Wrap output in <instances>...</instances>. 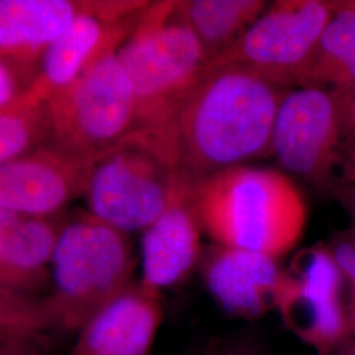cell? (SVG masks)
Returning a JSON list of instances; mask_svg holds the SVG:
<instances>
[{
    "instance_id": "6da1fadb",
    "label": "cell",
    "mask_w": 355,
    "mask_h": 355,
    "mask_svg": "<svg viewBox=\"0 0 355 355\" xmlns=\"http://www.w3.org/2000/svg\"><path fill=\"white\" fill-rule=\"evenodd\" d=\"M291 87L236 64L211 67L161 132L190 187L272 154V130Z\"/></svg>"
},
{
    "instance_id": "7a4b0ae2",
    "label": "cell",
    "mask_w": 355,
    "mask_h": 355,
    "mask_svg": "<svg viewBox=\"0 0 355 355\" xmlns=\"http://www.w3.org/2000/svg\"><path fill=\"white\" fill-rule=\"evenodd\" d=\"M191 196L202 230L220 246L278 259L304 234V195L278 170L233 167L192 187Z\"/></svg>"
},
{
    "instance_id": "3957f363",
    "label": "cell",
    "mask_w": 355,
    "mask_h": 355,
    "mask_svg": "<svg viewBox=\"0 0 355 355\" xmlns=\"http://www.w3.org/2000/svg\"><path fill=\"white\" fill-rule=\"evenodd\" d=\"M117 57L135 92V132L165 129L209 71L203 46L175 1H152Z\"/></svg>"
},
{
    "instance_id": "277c9868",
    "label": "cell",
    "mask_w": 355,
    "mask_h": 355,
    "mask_svg": "<svg viewBox=\"0 0 355 355\" xmlns=\"http://www.w3.org/2000/svg\"><path fill=\"white\" fill-rule=\"evenodd\" d=\"M135 259L127 233L95 216L64 221L44 299L53 327L79 331L132 283Z\"/></svg>"
},
{
    "instance_id": "5b68a950",
    "label": "cell",
    "mask_w": 355,
    "mask_h": 355,
    "mask_svg": "<svg viewBox=\"0 0 355 355\" xmlns=\"http://www.w3.org/2000/svg\"><path fill=\"white\" fill-rule=\"evenodd\" d=\"M180 183L165 136L139 130L94 162L85 196L91 215L128 234L149 228Z\"/></svg>"
},
{
    "instance_id": "8992f818",
    "label": "cell",
    "mask_w": 355,
    "mask_h": 355,
    "mask_svg": "<svg viewBox=\"0 0 355 355\" xmlns=\"http://www.w3.org/2000/svg\"><path fill=\"white\" fill-rule=\"evenodd\" d=\"M53 144L95 162L136 129V99L117 51L104 55L46 102Z\"/></svg>"
},
{
    "instance_id": "52a82bcc",
    "label": "cell",
    "mask_w": 355,
    "mask_h": 355,
    "mask_svg": "<svg viewBox=\"0 0 355 355\" xmlns=\"http://www.w3.org/2000/svg\"><path fill=\"white\" fill-rule=\"evenodd\" d=\"M347 102L311 87L284 96L272 130V154L284 170L321 190L338 187Z\"/></svg>"
},
{
    "instance_id": "ba28073f",
    "label": "cell",
    "mask_w": 355,
    "mask_h": 355,
    "mask_svg": "<svg viewBox=\"0 0 355 355\" xmlns=\"http://www.w3.org/2000/svg\"><path fill=\"white\" fill-rule=\"evenodd\" d=\"M331 16L329 1H275L209 69L236 64L299 87Z\"/></svg>"
},
{
    "instance_id": "9c48e42d",
    "label": "cell",
    "mask_w": 355,
    "mask_h": 355,
    "mask_svg": "<svg viewBox=\"0 0 355 355\" xmlns=\"http://www.w3.org/2000/svg\"><path fill=\"white\" fill-rule=\"evenodd\" d=\"M150 4L139 0H89L86 10L53 42L35 80L21 96L29 102H48L104 55L119 51Z\"/></svg>"
},
{
    "instance_id": "30bf717a",
    "label": "cell",
    "mask_w": 355,
    "mask_h": 355,
    "mask_svg": "<svg viewBox=\"0 0 355 355\" xmlns=\"http://www.w3.org/2000/svg\"><path fill=\"white\" fill-rule=\"evenodd\" d=\"M343 284L328 248H315L303 257L296 274H290L278 304L286 324L321 354L329 353L350 333Z\"/></svg>"
},
{
    "instance_id": "8fae6325",
    "label": "cell",
    "mask_w": 355,
    "mask_h": 355,
    "mask_svg": "<svg viewBox=\"0 0 355 355\" xmlns=\"http://www.w3.org/2000/svg\"><path fill=\"white\" fill-rule=\"evenodd\" d=\"M92 165L53 142L0 165V211L54 217L86 193Z\"/></svg>"
},
{
    "instance_id": "7c38bea8",
    "label": "cell",
    "mask_w": 355,
    "mask_h": 355,
    "mask_svg": "<svg viewBox=\"0 0 355 355\" xmlns=\"http://www.w3.org/2000/svg\"><path fill=\"white\" fill-rule=\"evenodd\" d=\"M89 0H0V60L26 91L53 42Z\"/></svg>"
},
{
    "instance_id": "4fadbf2b",
    "label": "cell",
    "mask_w": 355,
    "mask_h": 355,
    "mask_svg": "<svg viewBox=\"0 0 355 355\" xmlns=\"http://www.w3.org/2000/svg\"><path fill=\"white\" fill-rule=\"evenodd\" d=\"M203 272L216 300L227 312L241 318H257L278 308L290 280L277 258L220 245L207 252Z\"/></svg>"
},
{
    "instance_id": "5bb4252c",
    "label": "cell",
    "mask_w": 355,
    "mask_h": 355,
    "mask_svg": "<svg viewBox=\"0 0 355 355\" xmlns=\"http://www.w3.org/2000/svg\"><path fill=\"white\" fill-rule=\"evenodd\" d=\"M161 320L159 292L130 283L78 331L69 355H150Z\"/></svg>"
},
{
    "instance_id": "9a60e30c",
    "label": "cell",
    "mask_w": 355,
    "mask_h": 355,
    "mask_svg": "<svg viewBox=\"0 0 355 355\" xmlns=\"http://www.w3.org/2000/svg\"><path fill=\"white\" fill-rule=\"evenodd\" d=\"M191 190L180 183L165 212L144 230L141 283L154 291L182 282L199 259L202 227Z\"/></svg>"
},
{
    "instance_id": "2e32d148",
    "label": "cell",
    "mask_w": 355,
    "mask_h": 355,
    "mask_svg": "<svg viewBox=\"0 0 355 355\" xmlns=\"http://www.w3.org/2000/svg\"><path fill=\"white\" fill-rule=\"evenodd\" d=\"M62 225L55 217L0 211V288L31 295L46 283Z\"/></svg>"
},
{
    "instance_id": "e0dca14e",
    "label": "cell",
    "mask_w": 355,
    "mask_h": 355,
    "mask_svg": "<svg viewBox=\"0 0 355 355\" xmlns=\"http://www.w3.org/2000/svg\"><path fill=\"white\" fill-rule=\"evenodd\" d=\"M180 17L190 26L211 64L230 49L265 12L262 0H180Z\"/></svg>"
},
{
    "instance_id": "ac0fdd59",
    "label": "cell",
    "mask_w": 355,
    "mask_h": 355,
    "mask_svg": "<svg viewBox=\"0 0 355 355\" xmlns=\"http://www.w3.org/2000/svg\"><path fill=\"white\" fill-rule=\"evenodd\" d=\"M299 87L325 89L346 101L354 99V11L333 10Z\"/></svg>"
},
{
    "instance_id": "d6986e66",
    "label": "cell",
    "mask_w": 355,
    "mask_h": 355,
    "mask_svg": "<svg viewBox=\"0 0 355 355\" xmlns=\"http://www.w3.org/2000/svg\"><path fill=\"white\" fill-rule=\"evenodd\" d=\"M53 142L46 103L20 96L0 107V165L11 162Z\"/></svg>"
},
{
    "instance_id": "ffe728a7",
    "label": "cell",
    "mask_w": 355,
    "mask_h": 355,
    "mask_svg": "<svg viewBox=\"0 0 355 355\" xmlns=\"http://www.w3.org/2000/svg\"><path fill=\"white\" fill-rule=\"evenodd\" d=\"M51 327L44 299L0 288V338L41 334Z\"/></svg>"
},
{
    "instance_id": "44dd1931",
    "label": "cell",
    "mask_w": 355,
    "mask_h": 355,
    "mask_svg": "<svg viewBox=\"0 0 355 355\" xmlns=\"http://www.w3.org/2000/svg\"><path fill=\"white\" fill-rule=\"evenodd\" d=\"M328 250L349 287V322L350 331H355V224L352 228L340 232L331 240Z\"/></svg>"
},
{
    "instance_id": "7402d4cb",
    "label": "cell",
    "mask_w": 355,
    "mask_h": 355,
    "mask_svg": "<svg viewBox=\"0 0 355 355\" xmlns=\"http://www.w3.org/2000/svg\"><path fill=\"white\" fill-rule=\"evenodd\" d=\"M352 183H355V98L349 101L346 107L343 166L338 186Z\"/></svg>"
},
{
    "instance_id": "603a6c76",
    "label": "cell",
    "mask_w": 355,
    "mask_h": 355,
    "mask_svg": "<svg viewBox=\"0 0 355 355\" xmlns=\"http://www.w3.org/2000/svg\"><path fill=\"white\" fill-rule=\"evenodd\" d=\"M24 89L10 66L0 60V107L15 102L21 96Z\"/></svg>"
},
{
    "instance_id": "cb8c5ba5",
    "label": "cell",
    "mask_w": 355,
    "mask_h": 355,
    "mask_svg": "<svg viewBox=\"0 0 355 355\" xmlns=\"http://www.w3.org/2000/svg\"><path fill=\"white\" fill-rule=\"evenodd\" d=\"M4 355H49V352L41 343V334H35L13 338Z\"/></svg>"
},
{
    "instance_id": "d4e9b609",
    "label": "cell",
    "mask_w": 355,
    "mask_h": 355,
    "mask_svg": "<svg viewBox=\"0 0 355 355\" xmlns=\"http://www.w3.org/2000/svg\"><path fill=\"white\" fill-rule=\"evenodd\" d=\"M334 193L337 195L338 200L346 208L349 215L352 216L355 224V183L338 186L334 190Z\"/></svg>"
},
{
    "instance_id": "484cf974",
    "label": "cell",
    "mask_w": 355,
    "mask_h": 355,
    "mask_svg": "<svg viewBox=\"0 0 355 355\" xmlns=\"http://www.w3.org/2000/svg\"><path fill=\"white\" fill-rule=\"evenodd\" d=\"M330 6L333 10H347V11H354L355 12V0L330 1Z\"/></svg>"
},
{
    "instance_id": "4316f807",
    "label": "cell",
    "mask_w": 355,
    "mask_h": 355,
    "mask_svg": "<svg viewBox=\"0 0 355 355\" xmlns=\"http://www.w3.org/2000/svg\"><path fill=\"white\" fill-rule=\"evenodd\" d=\"M16 338V337H15ZM13 338H0V355L6 354L7 352V347L10 343L12 341Z\"/></svg>"
},
{
    "instance_id": "83f0119b",
    "label": "cell",
    "mask_w": 355,
    "mask_h": 355,
    "mask_svg": "<svg viewBox=\"0 0 355 355\" xmlns=\"http://www.w3.org/2000/svg\"><path fill=\"white\" fill-rule=\"evenodd\" d=\"M350 355H355V346L352 349V352H350Z\"/></svg>"
}]
</instances>
